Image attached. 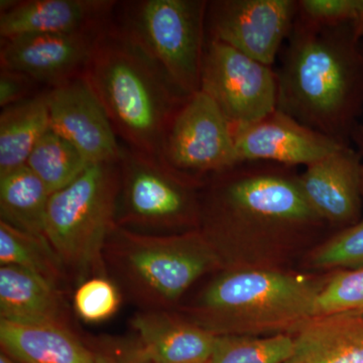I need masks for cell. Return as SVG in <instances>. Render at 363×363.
Wrapping results in <instances>:
<instances>
[{
	"instance_id": "obj_1",
	"label": "cell",
	"mask_w": 363,
	"mask_h": 363,
	"mask_svg": "<svg viewBox=\"0 0 363 363\" xmlns=\"http://www.w3.org/2000/svg\"><path fill=\"white\" fill-rule=\"evenodd\" d=\"M362 40L350 25L297 16L276 69L277 108L344 145L363 113Z\"/></svg>"
},
{
	"instance_id": "obj_2",
	"label": "cell",
	"mask_w": 363,
	"mask_h": 363,
	"mask_svg": "<svg viewBox=\"0 0 363 363\" xmlns=\"http://www.w3.org/2000/svg\"><path fill=\"white\" fill-rule=\"evenodd\" d=\"M325 224L306 200L294 168L240 162L202 186L200 230L220 259L247 236L306 234Z\"/></svg>"
},
{
	"instance_id": "obj_3",
	"label": "cell",
	"mask_w": 363,
	"mask_h": 363,
	"mask_svg": "<svg viewBox=\"0 0 363 363\" xmlns=\"http://www.w3.org/2000/svg\"><path fill=\"white\" fill-rule=\"evenodd\" d=\"M82 77L119 142L160 157L164 135L190 96L125 37L113 18L98 40Z\"/></svg>"
},
{
	"instance_id": "obj_4",
	"label": "cell",
	"mask_w": 363,
	"mask_h": 363,
	"mask_svg": "<svg viewBox=\"0 0 363 363\" xmlns=\"http://www.w3.org/2000/svg\"><path fill=\"white\" fill-rule=\"evenodd\" d=\"M324 284L267 269H229L176 311L216 336L294 334L316 316Z\"/></svg>"
},
{
	"instance_id": "obj_5",
	"label": "cell",
	"mask_w": 363,
	"mask_h": 363,
	"mask_svg": "<svg viewBox=\"0 0 363 363\" xmlns=\"http://www.w3.org/2000/svg\"><path fill=\"white\" fill-rule=\"evenodd\" d=\"M107 276L140 311L176 310L208 272L223 264L200 229L176 234L116 226L104 250Z\"/></svg>"
},
{
	"instance_id": "obj_6",
	"label": "cell",
	"mask_w": 363,
	"mask_h": 363,
	"mask_svg": "<svg viewBox=\"0 0 363 363\" xmlns=\"http://www.w3.org/2000/svg\"><path fill=\"white\" fill-rule=\"evenodd\" d=\"M118 162L92 164L70 185L52 193L45 235L70 281L107 276L104 250L116 224Z\"/></svg>"
},
{
	"instance_id": "obj_7",
	"label": "cell",
	"mask_w": 363,
	"mask_h": 363,
	"mask_svg": "<svg viewBox=\"0 0 363 363\" xmlns=\"http://www.w3.org/2000/svg\"><path fill=\"white\" fill-rule=\"evenodd\" d=\"M113 23L185 94L201 89L207 44L205 0H135Z\"/></svg>"
},
{
	"instance_id": "obj_8",
	"label": "cell",
	"mask_w": 363,
	"mask_h": 363,
	"mask_svg": "<svg viewBox=\"0 0 363 363\" xmlns=\"http://www.w3.org/2000/svg\"><path fill=\"white\" fill-rule=\"evenodd\" d=\"M117 162V226L150 234L200 229L201 189L205 181L185 175L160 157L130 149L123 143Z\"/></svg>"
},
{
	"instance_id": "obj_9",
	"label": "cell",
	"mask_w": 363,
	"mask_h": 363,
	"mask_svg": "<svg viewBox=\"0 0 363 363\" xmlns=\"http://www.w3.org/2000/svg\"><path fill=\"white\" fill-rule=\"evenodd\" d=\"M160 159L202 181L240 164L233 126L204 91L191 95L177 112L164 135Z\"/></svg>"
},
{
	"instance_id": "obj_10",
	"label": "cell",
	"mask_w": 363,
	"mask_h": 363,
	"mask_svg": "<svg viewBox=\"0 0 363 363\" xmlns=\"http://www.w3.org/2000/svg\"><path fill=\"white\" fill-rule=\"evenodd\" d=\"M200 90L220 107L233 128L257 123L278 106L276 69L218 40L207 39Z\"/></svg>"
},
{
	"instance_id": "obj_11",
	"label": "cell",
	"mask_w": 363,
	"mask_h": 363,
	"mask_svg": "<svg viewBox=\"0 0 363 363\" xmlns=\"http://www.w3.org/2000/svg\"><path fill=\"white\" fill-rule=\"evenodd\" d=\"M298 14V0L208 1L207 39L274 66Z\"/></svg>"
},
{
	"instance_id": "obj_12",
	"label": "cell",
	"mask_w": 363,
	"mask_h": 363,
	"mask_svg": "<svg viewBox=\"0 0 363 363\" xmlns=\"http://www.w3.org/2000/svg\"><path fill=\"white\" fill-rule=\"evenodd\" d=\"M106 28L92 32L43 33L1 40L0 67L25 74L45 88L63 84L82 75Z\"/></svg>"
},
{
	"instance_id": "obj_13",
	"label": "cell",
	"mask_w": 363,
	"mask_h": 363,
	"mask_svg": "<svg viewBox=\"0 0 363 363\" xmlns=\"http://www.w3.org/2000/svg\"><path fill=\"white\" fill-rule=\"evenodd\" d=\"M233 130L240 162H271L289 168H306L345 145L278 108L257 123Z\"/></svg>"
},
{
	"instance_id": "obj_14",
	"label": "cell",
	"mask_w": 363,
	"mask_h": 363,
	"mask_svg": "<svg viewBox=\"0 0 363 363\" xmlns=\"http://www.w3.org/2000/svg\"><path fill=\"white\" fill-rule=\"evenodd\" d=\"M48 104L50 128L91 164L118 161L121 143L82 75L48 88Z\"/></svg>"
},
{
	"instance_id": "obj_15",
	"label": "cell",
	"mask_w": 363,
	"mask_h": 363,
	"mask_svg": "<svg viewBox=\"0 0 363 363\" xmlns=\"http://www.w3.org/2000/svg\"><path fill=\"white\" fill-rule=\"evenodd\" d=\"M298 184L315 213L326 224L347 228L362 219V162L345 145L298 174Z\"/></svg>"
},
{
	"instance_id": "obj_16",
	"label": "cell",
	"mask_w": 363,
	"mask_h": 363,
	"mask_svg": "<svg viewBox=\"0 0 363 363\" xmlns=\"http://www.w3.org/2000/svg\"><path fill=\"white\" fill-rule=\"evenodd\" d=\"M117 6L113 0H1L0 40L102 30Z\"/></svg>"
},
{
	"instance_id": "obj_17",
	"label": "cell",
	"mask_w": 363,
	"mask_h": 363,
	"mask_svg": "<svg viewBox=\"0 0 363 363\" xmlns=\"http://www.w3.org/2000/svg\"><path fill=\"white\" fill-rule=\"evenodd\" d=\"M142 363H207L217 336L176 310L138 311L130 320Z\"/></svg>"
},
{
	"instance_id": "obj_18",
	"label": "cell",
	"mask_w": 363,
	"mask_h": 363,
	"mask_svg": "<svg viewBox=\"0 0 363 363\" xmlns=\"http://www.w3.org/2000/svg\"><path fill=\"white\" fill-rule=\"evenodd\" d=\"M0 346L18 363H97L92 346L65 325L0 319Z\"/></svg>"
},
{
	"instance_id": "obj_19",
	"label": "cell",
	"mask_w": 363,
	"mask_h": 363,
	"mask_svg": "<svg viewBox=\"0 0 363 363\" xmlns=\"http://www.w3.org/2000/svg\"><path fill=\"white\" fill-rule=\"evenodd\" d=\"M0 319L74 328L65 291L14 266H0Z\"/></svg>"
},
{
	"instance_id": "obj_20",
	"label": "cell",
	"mask_w": 363,
	"mask_h": 363,
	"mask_svg": "<svg viewBox=\"0 0 363 363\" xmlns=\"http://www.w3.org/2000/svg\"><path fill=\"white\" fill-rule=\"evenodd\" d=\"M293 337L286 363H363V314L314 317Z\"/></svg>"
},
{
	"instance_id": "obj_21",
	"label": "cell",
	"mask_w": 363,
	"mask_h": 363,
	"mask_svg": "<svg viewBox=\"0 0 363 363\" xmlns=\"http://www.w3.org/2000/svg\"><path fill=\"white\" fill-rule=\"evenodd\" d=\"M50 128L48 88L35 96L1 109L0 176L26 166L28 157Z\"/></svg>"
},
{
	"instance_id": "obj_22",
	"label": "cell",
	"mask_w": 363,
	"mask_h": 363,
	"mask_svg": "<svg viewBox=\"0 0 363 363\" xmlns=\"http://www.w3.org/2000/svg\"><path fill=\"white\" fill-rule=\"evenodd\" d=\"M50 197L45 184L26 164L0 176V221L45 238Z\"/></svg>"
},
{
	"instance_id": "obj_23",
	"label": "cell",
	"mask_w": 363,
	"mask_h": 363,
	"mask_svg": "<svg viewBox=\"0 0 363 363\" xmlns=\"http://www.w3.org/2000/svg\"><path fill=\"white\" fill-rule=\"evenodd\" d=\"M0 266L21 267L63 291L70 283L47 238L25 233L4 221H0Z\"/></svg>"
},
{
	"instance_id": "obj_24",
	"label": "cell",
	"mask_w": 363,
	"mask_h": 363,
	"mask_svg": "<svg viewBox=\"0 0 363 363\" xmlns=\"http://www.w3.org/2000/svg\"><path fill=\"white\" fill-rule=\"evenodd\" d=\"M26 166L52 195L70 185L92 164L75 145L50 128L35 143Z\"/></svg>"
},
{
	"instance_id": "obj_25",
	"label": "cell",
	"mask_w": 363,
	"mask_h": 363,
	"mask_svg": "<svg viewBox=\"0 0 363 363\" xmlns=\"http://www.w3.org/2000/svg\"><path fill=\"white\" fill-rule=\"evenodd\" d=\"M293 350V334L217 336L207 363H286Z\"/></svg>"
},
{
	"instance_id": "obj_26",
	"label": "cell",
	"mask_w": 363,
	"mask_h": 363,
	"mask_svg": "<svg viewBox=\"0 0 363 363\" xmlns=\"http://www.w3.org/2000/svg\"><path fill=\"white\" fill-rule=\"evenodd\" d=\"M334 314H363V267L339 269L325 281L315 317Z\"/></svg>"
},
{
	"instance_id": "obj_27",
	"label": "cell",
	"mask_w": 363,
	"mask_h": 363,
	"mask_svg": "<svg viewBox=\"0 0 363 363\" xmlns=\"http://www.w3.org/2000/svg\"><path fill=\"white\" fill-rule=\"evenodd\" d=\"M123 300L118 286L109 277H92L77 286L73 309L83 321L101 323L118 312Z\"/></svg>"
},
{
	"instance_id": "obj_28",
	"label": "cell",
	"mask_w": 363,
	"mask_h": 363,
	"mask_svg": "<svg viewBox=\"0 0 363 363\" xmlns=\"http://www.w3.org/2000/svg\"><path fill=\"white\" fill-rule=\"evenodd\" d=\"M318 269H348L363 267V218L339 231L324 242L312 257Z\"/></svg>"
},
{
	"instance_id": "obj_29",
	"label": "cell",
	"mask_w": 363,
	"mask_h": 363,
	"mask_svg": "<svg viewBox=\"0 0 363 363\" xmlns=\"http://www.w3.org/2000/svg\"><path fill=\"white\" fill-rule=\"evenodd\" d=\"M359 0H298L297 16L320 26H354Z\"/></svg>"
},
{
	"instance_id": "obj_30",
	"label": "cell",
	"mask_w": 363,
	"mask_h": 363,
	"mask_svg": "<svg viewBox=\"0 0 363 363\" xmlns=\"http://www.w3.org/2000/svg\"><path fill=\"white\" fill-rule=\"evenodd\" d=\"M40 84L20 72L0 67V107L6 108L40 92Z\"/></svg>"
},
{
	"instance_id": "obj_31",
	"label": "cell",
	"mask_w": 363,
	"mask_h": 363,
	"mask_svg": "<svg viewBox=\"0 0 363 363\" xmlns=\"http://www.w3.org/2000/svg\"><path fill=\"white\" fill-rule=\"evenodd\" d=\"M91 346L96 353L97 363H142L136 352L135 342L102 339Z\"/></svg>"
},
{
	"instance_id": "obj_32",
	"label": "cell",
	"mask_w": 363,
	"mask_h": 363,
	"mask_svg": "<svg viewBox=\"0 0 363 363\" xmlns=\"http://www.w3.org/2000/svg\"><path fill=\"white\" fill-rule=\"evenodd\" d=\"M350 143L352 147L357 150L362 162V193H363V124L358 123L350 135Z\"/></svg>"
},
{
	"instance_id": "obj_33",
	"label": "cell",
	"mask_w": 363,
	"mask_h": 363,
	"mask_svg": "<svg viewBox=\"0 0 363 363\" xmlns=\"http://www.w3.org/2000/svg\"><path fill=\"white\" fill-rule=\"evenodd\" d=\"M0 363H18L16 360L11 359V357H7L4 352L0 353Z\"/></svg>"
},
{
	"instance_id": "obj_34",
	"label": "cell",
	"mask_w": 363,
	"mask_h": 363,
	"mask_svg": "<svg viewBox=\"0 0 363 363\" xmlns=\"http://www.w3.org/2000/svg\"><path fill=\"white\" fill-rule=\"evenodd\" d=\"M362 51H363V40H362Z\"/></svg>"
}]
</instances>
